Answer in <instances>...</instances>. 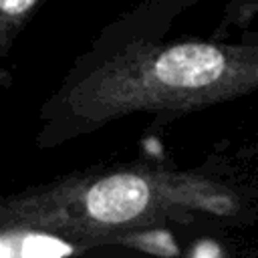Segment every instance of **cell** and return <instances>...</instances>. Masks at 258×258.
Listing matches in <instances>:
<instances>
[{
    "instance_id": "cell-1",
    "label": "cell",
    "mask_w": 258,
    "mask_h": 258,
    "mask_svg": "<svg viewBox=\"0 0 258 258\" xmlns=\"http://www.w3.org/2000/svg\"><path fill=\"white\" fill-rule=\"evenodd\" d=\"M258 89V44L175 42L103 58L50 101V121L97 127L137 111H183Z\"/></svg>"
},
{
    "instance_id": "cell-2",
    "label": "cell",
    "mask_w": 258,
    "mask_h": 258,
    "mask_svg": "<svg viewBox=\"0 0 258 258\" xmlns=\"http://www.w3.org/2000/svg\"><path fill=\"white\" fill-rule=\"evenodd\" d=\"M236 198L206 179L149 167L85 173L32 189L2 206L4 228L107 234L191 214L228 216Z\"/></svg>"
},
{
    "instance_id": "cell-3",
    "label": "cell",
    "mask_w": 258,
    "mask_h": 258,
    "mask_svg": "<svg viewBox=\"0 0 258 258\" xmlns=\"http://www.w3.org/2000/svg\"><path fill=\"white\" fill-rule=\"evenodd\" d=\"M40 0H0V46L2 56L8 54L14 38L28 22Z\"/></svg>"
}]
</instances>
